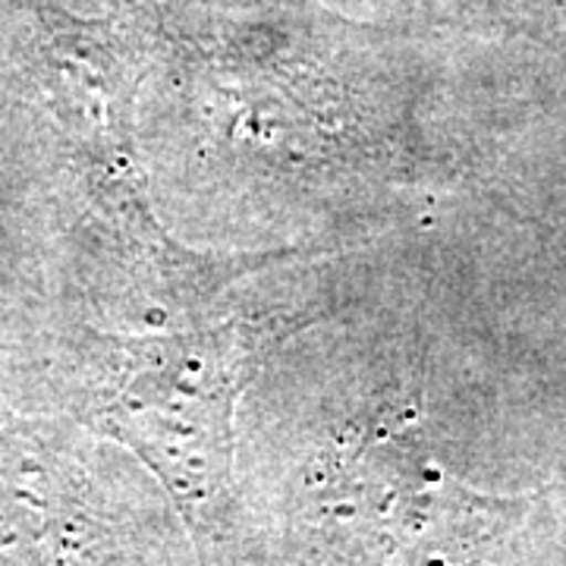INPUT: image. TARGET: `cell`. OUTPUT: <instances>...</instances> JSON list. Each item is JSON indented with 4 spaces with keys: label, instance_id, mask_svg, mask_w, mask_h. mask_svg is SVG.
Returning a JSON list of instances; mask_svg holds the SVG:
<instances>
[{
    "label": "cell",
    "instance_id": "6da1fadb",
    "mask_svg": "<svg viewBox=\"0 0 566 566\" xmlns=\"http://www.w3.org/2000/svg\"><path fill=\"white\" fill-rule=\"evenodd\" d=\"M526 501L460 482L412 422L381 419L337 447L305 520L327 566H506Z\"/></svg>",
    "mask_w": 566,
    "mask_h": 566
},
{
    "label": "cell",
    "instance_id": "7a4b0ae2",
    "mask_svg": "<svg viewBox=\"0 0 566 566\" xmlns=\"http://www.w3.org/2000/svg\"><path fill=\"white\" fill-rule=\"evenodd\" d=\"M243 363L233 331L88 337L82 349L95 422L155 469L196 528L230 504Z\"/></svg>",
    "mask_w": 566,
    "mask_h": 566
}]
</instances>
